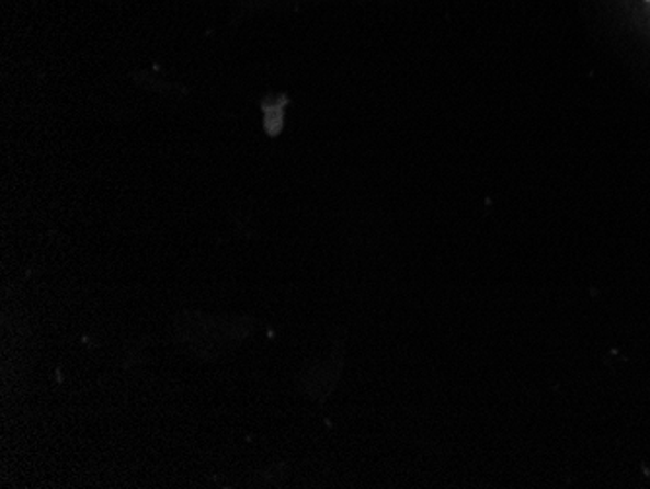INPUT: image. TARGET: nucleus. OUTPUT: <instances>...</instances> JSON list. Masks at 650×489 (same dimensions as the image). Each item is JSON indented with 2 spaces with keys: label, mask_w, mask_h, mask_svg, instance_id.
<instances>
[]
</instances>
